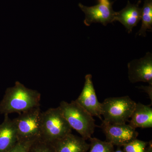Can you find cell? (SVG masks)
I'll return each mask as SVG.
<instances>
[{
    "instance_id": "cell-1",
    "label": "cell",
    "mask_w": 152,
    "mask_h": 152,
    "mask_svg": "<svg viewBox=\"0 0 152 152\" xmlns=\"http://www.w3.org/2000/svg\"><path fill=\"white\" fill-rule=\"evenodd\" d=\"M41 94L37 90L28 88L19 81L7 88L0 102V114H19L40 105Z\"/></svg>"
},
{
    "instance_id": "cell-2",
    "label": "cell",
    "mask_w": 152,
    "mask_h": 152,
    "mask_svg": "<svg viewBox=\"0 0 152 152\" xmlns=\"http://www.w3.org/2000/svg\"><path fill=\"white\" fill-rule=\"evenodd\" d=\"M59 107L70 126L85 140L91 137L96 127L93 116L75 102L61 101Z\"/></svg>"
},
{
    "instance_id": "cell-3",
    "label": "cell",
    "mask_w": 152,
    "mask_h": 152,
    "mask_svg": "<svg viewBox=\"0 0 152 152\" xmlns=\"http://www.w3.org/2000/svg\"><path fill=\"white\" fill-rule=\"evenodd\" d=\"M41 132V139L53 143L72 133V129L58 107L42 112Z\"/></svg>"
},
{
    "instance_id": "cell-4",
    "label": "cell",
    "mask_w": 152,
    "mask_h": 152,
    "mask_svg": "<svg viewBox=\"0 0 152 152\" xmlns=\"http://www.w3.org/2000/svg\"><path fill=\"white\" fill-rule=\"evenodd\" d=\"M136 103L129 96L110 97L101 103L104 121L111 124H126L130 119Z\"/></svg>"
},
{
    "instance_id": "cell-5",
    "label": "cell",
    "mask_w": 152,
    "mask_h": 152,
    "mask_svg": "<svg viewBox=\"0 0 152 152\" xmlns=\"http://www.w3.org/2000/svg\"><path fill=\"white\" fill-rule=\"evenodd\" d=\"M40 106L19 114L13 119L18 132L19 140H34L41 139V118Z\"/></svg>"
},
{
    "instance_id": "cell-6",
    "label": "cell",
    "mask_w": 152,
    "mask_h": 152,
    "mask_svg": "<svg viewBox=\"0 0 152 152\" xmlns=\"http://www.w3.org/2000/svg\"><path fill=\"white\" fill-rule=\"evenodd\" d=\"M96 5L87 7L79 3V7L84 13V23L89 26L94 23H100L104 26L115 21L116 12L113 10V3L110 0H99Z\"/></svg>"
},
{
    "instance_id": "cell-7",
    "label": "cell",
    "mask_w": 152,
    "mask_h": 152,
    "mask_svg": "<svg viewBox=\"0 0 152 152\" xmlns=\"http://www.w3.org/2000/svg\"><path fill=\"white\" fill-rule=\"evenodd\" d=\"M100 128L107 140L114 145L124 146L137 138L139 133L129 124H111L102 120Z\"/></svg>"
},
{
    "instance_id": "cell-8",
    "label": "cell",
    "mask_w": 152,
    "mask_h": 152,
    "mask_svg": "<svg viewBox=\"0 0 152 152\" xmlns=\"http://www.w3.org/2000/svg\"><path fill=\"white\" fill-rule=\"evenodd\" d=\"M75 102L93 117L102 121L101 103L98 101L92 81V76L88 74L85 76V82L81 93Z\"/></svg>"
},
{
    "instance_id": "cell-9",
    "label": "cell",
    "mask_w": 152,
    "mask_h": 152,
    "mask_svg": "<svg viewBox=\"0 0 152 152\" xmlns=\"http://www.w3.org/2000/svg\"><path fill=\"white\" fill-rule=\"evenodd\" d=\"M128 77L132 83L138 82L152 85V54L148 52L145 56L128 64Z\"/></svg>"
},
{
    "instance_id": "cell-10",
    "label": "cell",
    "mask_w": 152,
    "mask_h": 152,
    "mask_svg": "<svg viewBox=\"0 0 152 152\" xmlns=\"http://www.w3.org/2000/svg\"><path fill=\"white\" fill-rule=\"evenodd\" d=\"M141 1L136 4H132L128 1L124 8L116 12L115 21L121 23L127 30L129 34L132 32L141 20L142 8L139 6Z\"/></svg>"
},
{
    "instance_id": "cell-11",
    "label": "cell",
    "mask_w": 152,
    "mask_h": 152,
    "mask_svg": "<svg viewBox=\"0 0 152 152\" xmlns=\"http://www.w3.org/2000/svg\"><path fill=\"white\" fill-rule=\"evenodd\" d=\"M52 144L55 152H87L89 149L86 140L72 133Z\"/></svg>"
},
{
    "instance_id": "cell-12",
    "label": "cell",
    "mask_w": 152,
    "mask_h": 152,
    "mask_svg": "<svg viewBox=\"0 0 152 152\" xmlns=\"http://www.w3.org/2000/svg\"><path fill=\"white\" fill-rule=\"evenodd\" d=\"M16 127L9 115H4L0 124V152H8L18 142Z\"/></svg>"
},
{
    "instance_id": "cell-13",
    "label": "cell",
    "mask_w": 152,
    "mask_h": 152,
    "mask_svg": "<svg viewBox=\"0 0 152 152\" xmlns=\"http://www.w3.org/2000/svg\"><path fill=\"white\" fill-rule=\"evenodd\" d=\"M129 125L132 127L151 128L152 108L150 105H146L140 102L136 104V107L129 120Z\"/></svg>"
},
{
    "instance_id": "cell-14",
    "label": "cell",
    "mask_w": 152,
    "mask_h": 152,
    "mask_svg": "<svg viewBox=\"0 0 152 152\" xmlns=\"http://www.w3.org/2000/svg\"><path fill=\"white\" fill-rule=\"evenodd\" d=\"M141 27L137 34L145 37L147 31L152 30V0H145L142 8Z\"/></svg>"
},
{
    "instance_id": "cell-15",
    "label": "cell",
    "mask_w": 152,
    "mask_h": 152,
    "mask_svg": "<svg viewBox=\"0 0 152 152\" xmlns=\"http://www.w3.org/2000/svg\"><path fill=\"white\" fill-rule=\"evenodd\" d=\"M89 152H114V145L108 141H103L95 137H91Z\"/></svg>"
},
{
    "instance_id": "cell-16",
    "label": "cell",
    "mask_w": 152,
    "mask_h": 152,
    "mask_svg": "<svg viewBox=\"0 0 152 152\" xmlns=\"http://www.w3.org/2000/svg\"><path fill=\"white\" fill-rule=\"evenodd\" d=\"M28 152H55V150L52 143L39 139L33 142Z\"/></svg>"
},
{
    "instance_id": "cell-17",
    "label": "cell",
    "mask_w": 152,
    "mask_h": 152,
    "mask_svg": "<svg viewBox=\"0 0 152 152\" xmlns=\"http://www.w3.org/2000/svg\"><path fill=\"white\" fill-rule=\"evenodd\" d=\"M149 142L143 141L136 139L124 145V152H145Z\"/></svg>"
},
{
    "instance_id": "cell-18",
    "label": "cell",
    "mask_w": 152,
    "mask_h": 152,
    "mask_svg": "<svg viewBox=\"0 0 152 152\" xmlns=\"http://www.w3.org/2000/svg\"><path fill=\"white\" fill-rule=\"evenodd\" d=\"M35 140H19L15 145L8 152H28L31 145Z\"/></svg>"
},
{
    "instance_id": "cell-19",
    "label": "cell",
    "mask_w": 152,
    "mask_h": 152,
    "mask_svg": "<svg viewBox=\"0 0 152 152\" xmlns=\"http://www.w3.org/2000/svg\"><path fill=\"white\" fill-rule=\"evenodd\" d=\"M139 89H141L145 92V93H147L150 99L151 100V104L152 103V85L148 84V86H141L138 87Z\"/></svg>"
},
{
    "instance_id": "cell-20",
    "label": "cell",
    "mask_w": 152,
    "mask_h": 152,
    "mask_svg": "<svg viewBox=\"0 0 152 152\" xmlns=\"http://www.w3.org/2000/svg\"><path fill=\"white\" fill-rule=\"evenodd\" d=\"M145 152H152V145L151 141L149 142L148 145L146 149Z\"/></svg>"
},
{
    "instance_id": "cell-21",
    "label": "cell",
    "mask_w": 152,
    "mask_h": 152,
    "mask_svg": "<svg viewBox=\"0 0 152 152\" xmlns=\"http://www.w3.org/2000/svg\"><path fill=\"white\" fill-rule=\"evenodd\" d=\"M114 152H124L123 151V150H122L121 149V147H118V148L115 151H114Z\"/></svg>"
}]
</instances>
